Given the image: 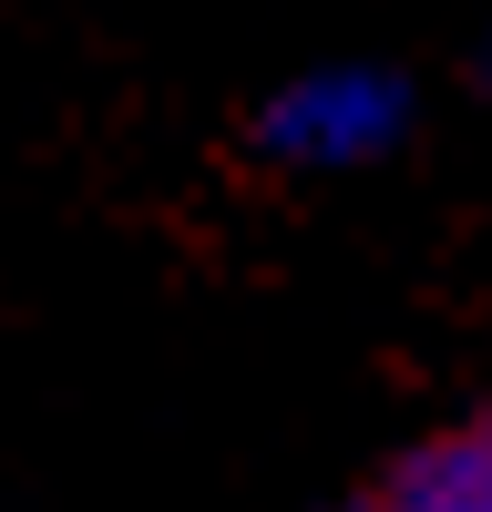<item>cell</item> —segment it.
<instances>
[{
	"mask_svg": "<svg viewBox=\"0 0 492 512\" xmlns=\"http://www.w3.org/2000/svg\"><path fill=\"white\" fill-rule=\"evenodd\" d=\"M359 512H400V502H390V492H369V502H359Z\"/></svg>",
	"mask_w": 492,
	"mask_h": 512,
	"instance_id": "cell-2",
	"label": "cell"
},
{
	"mask_svg": "<svg viewBox=\"0 0 492 512\" xmlns=\"http://www.w3.org/2000/svg\"><path fill=\"white\" fill-rule=\"evenodd\" d=\"M410 134V82L390 62H308L257 103V154L287 175H359Z\"/></svg>",
	"mask_w": 492,
	"mask_h": 512,
	"instance_id": "cell-1",
	"label": "cell"
}]
</instances>
